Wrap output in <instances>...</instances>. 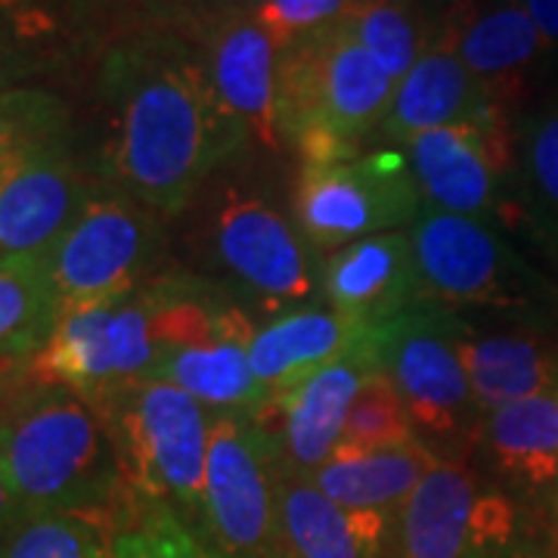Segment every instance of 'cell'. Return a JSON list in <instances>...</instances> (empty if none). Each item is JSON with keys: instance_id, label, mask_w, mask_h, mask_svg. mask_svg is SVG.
Listing matches in <instances>:
<instances>
[{"instance_id": "31", "label": "cell", "mask_w": 558, "mask_h": 558, "mask_svg": "<svg viewBox=\"0 0 558 558\" xmlns=\"http://www.w3.org/2000/svg\"><path fill=\"white\" fill-rule=\"evenodd\" d=\"M112 558H218L183 521L156 502L124 509L112 537Z\"/></svg>"}, {"instance_id": "29", "label": "cell", "mask_w": 558, "mask_h": 558, "mask_svg": "<svg viewBox=\"0 0 558 558\" xmlns=\"http://www.w3.org/2000/svg\"><path fill=\"white\" fill-rule=\"evenodd\" d=\"M413 438H418V435L413 422H410L403 400H400L398 388L379 369V373H373L369 379L363 381V388L351 403V413L344 418L336 453L360 457V453L391 450V447H400V444Z\"/></svg>"}, {"instance_id": "22", "label": "cell", "mask_w": 558, "mask_h": 558, "mask_svg": "<svg viewBox=\"0 0 558 558\" xmlns=\"http://www.w3.org/2000/svg\"><path fill=\"white\" fill-rule=\"evenodd\" d=\"M357 319L332 307H304L274 317L255 329L248 341V363L267 395L292 388L319 366L348 354L366 332Z\"/></svg>"}, {"instance_id": "35", "label": "cell", "mask_w": 558, "mask_h": 558, "mask_svg": "<svg viewBox=\"0 0 558 558\" xmlns=\"http://www.w3.org/2000/svg\"><path fill=\"white\" fill-rule=\"evenodd\" d=\"M28 381V360L0 354V407Z\"/></svg>"}, {"instance_id": "28", "label": "cell", "mask_w": 558, "mask_h": 558, "mask_svg": "<svg viewBox=\"0 0 558 558\" xmlns=\"http://www.w3.org/2000/svg\"><path fill=\"white\" fill-rule=\"evenodd\" d=\"M344 25L395 81L413 69L425 44L418 35L416 0H357Z\"/></svg>"}, {"instance_id": "8", "label": "cell", "mask_w": 558, "mask_h": 558, "mask_svg": "<svg viewBox=\"0 0 558 558\" xmlns=\"http://www.w3.org/2000/svg\"><path fill=\"white\" fill-rule=\"evenodd\" d=\"M156 260V215L109 183L94 193L69 233L53 245L44 270L60 311H65L149 286Z\"/></svg>"}, {"instance_id": "7", "label": "cell", "mask_w": 558, "mask_h": 558, "mask_svg": "<svg viewBox=\"0 0 558 558\" xmlns=\"http://www.w3.org/2000/svg\"><path fill=\"white\" fill-rule=\"evenodd\" d=\"M301 236L317 252L413 227L422 211L416 180L400 149L336 165H304L292 199Z\"/></svg>"}, {"instance_id": "23", "label": "cell", "mask_w": 558, "mask_h": 558, "mask_svg": "<svg viewBox=\"0 0 558 558\" xmlns=\"http://www.w3.org/2000/svg\"><path fill=\"white\" fill-rule=\"evenodd\" d=\"M252 336H255V323H245L208 344L171 348L161 354L153 379L178 385L215 416L220 413L255 416L270 395L260 388L248 363Z\"/></svg>"}, {"instance_id": "37", "label": "cell", "mask_w": 558, "mask_h": 558, "mask_svg": "<svg viewBox=\"0 0 558 558\" xmlns=\"http://www.w3.org/2000/svg\"><path fill=\"white\" fill-rule=\"evenodd\" d=\"M264 3H267V0H227L223 10H248V13H255Z\"/></svg>"}, {"instance_id": "4", "label": "cell", "mask_w": 558, "mask_h": 558, "mask_svg": "<svg viewBox=\"0 0 558 558\" xmlns=\"http://www.w3.org/2000/svg\"><path fill=\"white\" fill-rule=\"evenodd\" d=\"M90 403L119 450L131 499L171 509L199 537L215 416L165 379L131 381Z\"/></svg>"}, {"instance_id": "38", "label": "cell", "mask_w": 558, "mask_h": 558, "mask_svg": "<svg viewBox=\"0 0 558 558\" xmlns=\"http://www.w3.org/2000/svg\"><path fill=\"white\" fill-rule=\"evenodd\" d=\"M0 72H3V65H0Z\"/></svg>"}, {"instance_id": "16", "label": "cell", "mask_w": 558, "mask_h": 558, "mask_svg": "<svg viewBox=\"0 0 558 558\" xmlns=\"http://www.w3.org/2000/svg\"><path fill=\"white\" fill-rule=\"evenodd\" d=\"M205 69L220 106L245 143L277 149L279 47L248 10H218L205 35Z\"/></svg>"}, {"instance_id": "20", "label": "cell", "mask_w": 558, "mask_h": 558, "mask_svg": "<svg viewBox=\"0 0 558 558\" xmlns=\"http://www.w3.org/2000/svg\"><path fill=\"white\" fill-rule=\"evenodd\" d=\"M274 478L282 558H388L395 515L341 509L311 475L279 465L277 453Z\"/></svg>"}, {"instance_id": "32", "label": "cell", "mask_w": 558, "mask_h": 558, "mask_svg": "<svg viewBox=\"0 0 558 558\" xmlns=\"http://www.w3.org/2000/svg\"><path fill=\"white\" fill-rule=\"evenodd\" d=\"M521 153L537 199L558 220V94L527 116L521 128Z\"/></svg>"}, {"instance_id": "30", "label": "cell", "mask_w": 558, "mask_h": 558, "mask_svg": "<svg viewBox=\"0 0 558 558\" xmlns=\"http://www.w3.org/2000/svg\"><path fill=\"white\" fill-rule=\"evenodd\" d=\"M116 527L87 515H28L16 524L3 558H112Z\"/></svg>"}, {"instance_id": "1", "label": "cell", "mask_w": 558, "mask_h": 558, "mask_svg": "<svg viewBox=\"0 0 558 558\" xmlns=\"http://www.w3.org/2000/svg\"><path fill=\"white\" fill-rule=\"evenodd\" d=\"M109 183L156 218L180 215L202 180L242 146L211 87L202 50L174 35H140L102 62Z\"/></svg>"}, {"instance_id": "10", "label": "cell", "mask_w": 558, "mask_h": 558, "mask_svg": "<svg viewBox=\"0 0 558 558\" xmlns=\"http://www.w3.org/2000/svg\"><path fill=\"white\" fill-rule=\"evenodd\" d=\"M425 307H531L546 292L478 218L422 205L410 227Z\"/></svg>"}, {"instance_id": "18", "label": "cell", "mask_w": 558, "mask_h": 558, "mask_svg": "<svg viewBox=\"0 0 558 558\" xmlns=\"http://www.w3.org/2000/svg\"><path fill=\"white\" fill-rule=\"evenodd\" d=\"M506 116L487 100L481 84L459 60L450 25L440 20L425 38L413 69L398 81L391 109L381 121L379 134L395 146H403L416 134L450 128V124H481Z\"/></svg>"}, {"instance_id": "14", "label": "cell", "mask_w": 558, "mask_h": 558, "mask_svg": "<svg viewBox=\"0 0 558 558\" xmlns=\"http://www.w3.org/2000/svg\"><path fill=\"white\" fill-rule=\"evenodd\" d=\"M403 156L428 208L478 220L497 215V186L509 178L515 156L512 119L425 131L403 143Z\"/></svg>"}, {"instance_id": "3", "label": "cell", "mask_w": 558, "mask_h": 558, "mask_svg": "<svg viewBox=\"0 0 558 558\" xmlns=\"http://www.w3.org/2000/svg\"><path fill=\"white\" fill-rule=\"evenodd\" d=\"M398 81L373 60L348 25H329L279 50L277 121L304 165L357 159L381 128Z\"/></svg>"}, {"instance_id": "34", "label": "cell", "mask_w": 558, "mask_h": 558, "mask_svg": "<svg viewBox=\"0 0 558 558\" xmlns=\"http://www.w3.org/2000/svg\"><path fill=\"white\" fill-rule=\"evenodd\" d=\"M521 7L527 10V16L534 20L537 32L546 40L549 53L558 50V0H519Z\"/></svg>"}, {"instance_id": "21", "label": "cell", "mask_w": 558, "mask_h": 558, "mask_svg": "<svg viewBox=\"0 0 558 558\" xmlns=\"http://www.w3.org/2000/svg\"><path fill=\"white\" fill-rule=\"evenodd\" d=\"M453 341L484 416L558 391V344L539 332H475L453 319Z\"/></svg>"}, {"instance_id": "9", "label": "cell", "mask_w": 558, "mask_h": 558, "mask_svg": "<svg viewBox=\"0 0 558 558\" xmlns=\"http://www.w3.org/2000/svg\"><path fill=\"white\" fill-rule=\"evenodd\" d=\"M199 539L218 558H282L274 447L252 416L211 422Z\"/></svg>"}, {"instance_id": "13", "label": "cell", "mask_w": 558, "mask_h": 558, "mask_svg": "<svg viewBox=\"0 0 558 558\" xmlns=\"http://www.w3.org/2000/svg\"><path fill=\"white\" fill-rule=\"evenodd\" d=\"M373 373H379V366L366 329L348 354L319 366L292 388L270 395L252 418L270 440L279 465L299 475H314L323 462H329L351 403Z\"/></svg>"}, {"instance_id": "6", "label": "cell", "mask_w": 558, "mask_h": 558, "mask_svg": "<svg viewBox=\"0 0 558 558\" xmlns=\"http://www.w3.org/2000/svg\"><path fill=\"white\" fill-rule=\"evenodd\" d=\"M159 357L153 279L131 295L60 311L53 332L28 360V381L65 385L97 400L121 385L153 379Z\"/></svg>"}, {"instance_id": "5", "label": "cell", "mask_w": 558, "mask_h": 558, "mask_svg": "<svg viewBox=\"0 0 558 558\" xmlns=\"http://www.w3.org/2000/svg\"><path fill=\"white\" fill-rule=\"evenodd\" d=\"M369 348L381 373L398 388L416 435L462 447L481 440L484 413L469 385L453 341V317L438 307H418L369 326Z\"/></svg>"}, {"instance_id": "15", "label": "cell", "mask_w": 558, "mask_h": 558, "mask_svg": "<svg viewBox=\"0 0 558 558\" xmlns=\"http://www.w3.org/2000/svg\"><path fill=\"white\" fill-rule=\"evenodd\" d=\"M100 190L65 143L40 149L0 174V260H44Z\"/></svg>"}, {"instance_id": "26", "label": "cell", "mask_w": 558, "mask_h": 558, "mask_svg": "<svg viewBox=\"0 0 558 558\" xmlns=\"http://www.w3.org/2000/svg\"><path fill=\"white\" fill-rule=\"evenodd\" d=\"M60 304L44 260H0V354L32 360L53 332Z\"/></svg>"}, {"instance_id": "17", "label": "cell", "mask_w": 558, "mask_h": 558, "mask_svg": "<svg viewBox=\"0 0 558 558\" xmlns=\"http://www.w3.org/2000/svg\"><path fill=\"white\" fill-rule=\"evenodd\" d=\"M440 20L450 25L459 60L487 100L512 116L531 72L549 53L527 10L519 0H453Z\"/></svg>"}, {"instance_id": "25", "label": "cell", "mask_w": 558, "mask_h": 558, "mask_svg": "<svg viewBox=\"0 0 558 558\" xmlns=\"http://www.w3.org/2000/svg\"><path fill=\"white\" fill-rule=\"evenodd\" d=\"M481 440L497 469L521 487L558 481V391L515 400L484 418Z\"/></svg>"}, {"instance_id": "27", "label": "cell", "mask_w": 558, "mask_h": 558, "mask_svg": "<svg viewBox=\"0 0 558 558\" xmlns=\"http://www.w3.org/2000/svg\"><path fill=\"white\" fill-rule=\"evenodd\" d=\"M65 106L47 90L0 87V174L40 149L65 143Z\"/></svg>"}, {"instance_id": "19", "label": "cell", "mask_w": 558, "mask_h": 558, "mask_svg": "<svg viewBox=\"0 0 558 558\" xmlns=\"http://www.w3.org/2000/svg\"><path fill=\"white\" fill-rule=\"evenodd\" d=\"M323 295L332 311L363 326L425 307L410 233H379L332 252L323 267Z\"/></svg>"}, {"instance_id": "2", "label": "cell", "mask_w": 558, "mask_h": 558, "mask_svg": "<svg viewBox=\"0 0 558 558\" xmlns=\"http://www.w3.org/2000/svg\"><path fill=\"white\" fill-rule=\"evenodd\" d=\"M0 472L28 515L119 524L131 494L100 410L65 385L25 381L0 407Z\"/></svg>"}, {"instance_id": "36", "label": "cell", "mask_w": 558, "mask_h": 558, "mask_svg": "<svg viewBox=\"0 0 558 558\" xmlns=\"http://www.w3.org/2000/svg\"><path fill=\"white\" fill-rule=\"evenodd\" d=\"M20 521V502L10 494V487H7V481H3V472H0V558H3V549H7V543L13 537V531H16Z\"/></svg>"}, {"instance_id": "11", "label": "cell", "mask_w": 558, "mask_h": 558, "mask_svg": "<svg viewBox=\"0 0 558 558\" xmlns=\"http://www.w3.org/2000/svg\"><path fill=\"white\" fill-rule=\"evenodd\" d=\"M512 531V502L484 487L465 459L440 457L395 515L388 558H490Z\"/></svg>"}, {"instance_id": "12", "label": "cell", "mask_w": 558, "mask_h": 558, "mask_svg": "<svg viewBox=\"0 0 558 558\" xmlns=\"http://www.w3.org/2000/svg\"><path fill=\"white\" fill-rule=\"evenodd\" d=\"M211 248L223 274L267 307L314 295L307 242L274 205L227 190L211 218Z\"/></svg>"}, {"instance_id": "24", "label": "cell", "mask_w": 558, "mask_h": 558, "mask_svg": "<svg viewBox=\"0 0 558 558\" xmlns=\"http://www.w3.org/2000/svg\"><path fill=\"white\" fill-rule=\"evenodd\" d=\"M438 453L422 438L407 440L391 450L360 453V457H329L311 478L317 487L348 512H388L398 515L403 502L413 497Z\"/></svg>"}, {"instance_id": "33", "label": "cell", "mask_w": 558, "mask_h": 558, "mask_svg": "<svg viewBox=\"0 0 558 558\" xmlns=\"http://www.w3.org/2000/svg\"><path fill=\"white\" fill-rule=\"evenodd\" d=\"M354 7L357 0H267L260 10H255V20L282 50L299 38L344 22L354 13Z\"/></svg>"}]
</instances>
